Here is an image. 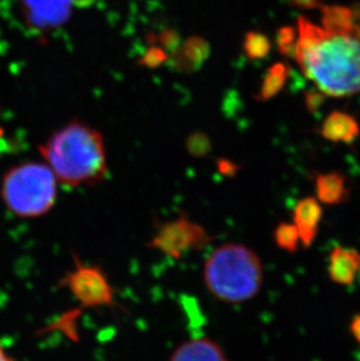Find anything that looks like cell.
<instances>
[{
    "label": "cell",
    "instance_id": "cell-5",
    "mask_svg": "<svg viewBox=\"0 0 360 361\" xmlns=\"http://www.w3.org/2000/svg\"><path fill=\"white\" fill-rule=\"evenodd\" d=\"M211 240L203 226L181 214L157 226L148 247L160 250L171 259H180L191 252L205 248Z\"/></svg>",
    "mask_w": 360,
    "mask_h": 361
},
{
    "label": "cell",
    "instance_id": "cell-24",
    "mask_svg": "<svg viewBox=\"0 0 360 361\" xmlns=\"http://www.w3.org/2000/svg\"><path fill=\"white\" fill-rule=\"evenodd\" d=\"M350 330L354 334V337L356 338V341L360 344V314L354 318L351 323Z\"/></svg>",
    "mask_w": 360,
    "mask_h": 361
},
{
    "label": "cell",
    "instance_id": "cell-10",
    "mask_svg": "<svg viewBox=\"0 0 360 361\" xmlns=\"http://www.w3.org/2000/svg\"><path fill=\"white\" fill-rule=\"evenodd\" d=\"M360 270V254L356 249L335 247L330 254L329 275L333 282L352 284Z\"/></svg>",
    "mask_w": 360,
    "mask_h": 361
},
{
    "label": "cell",
    "instance_id": "cell-7",
    "mask_svg": "<svg viewBox=\"0 0 360 361\" xmlns=\"http://www.w3.org/2000/svg\"><path fill=\"white\" fill-rule=\"evenodd\" d=\"M21 13L28 27L49 31L66 24L75 0H19Z\"/></svg>",
    "mask_w": 360,
    "mask_h": 361
},
{
    "label": "cell",
    "instance_id": "cell-17",
    "mask_svg": "<svg viewBox=\"0 0 360 361\" xmlns=\"http://www.w3.org/2000/svg\"><path fill=\"white\" fill-rule=\"evenodd\" d=\"M244 51L249 59H263L270 51V41L258 32H248L244 41Z\"/></svg>",
    "mask_w": 360,
    "mask_h": 361
},
{
    "label": "cell",
    "instance_id": "cell-13",
    "mask_svg": "<svg viewBox=\"0 0 360 361\" xmlns=\"http://www.w3.org/2000/svg\"><path fill=\"white\" fill-rule=\"evenodd\" d=\"M210 47L200 37H192L172 53V62L179 71H192L208 58Z\"/></svg>",
    "mask_w": 360,
    "mask_h": 361
},
{
    "label": "cell",
    "instance_id": "cell-11",
    "mask_svg": "<svg viewBox=\"0 0 360 361\" xmlns=\"http://www.w3.org/2000/svg\"><path fill=\"white\" fill-rule=\"evenodd\" d=\"M360 129L357 120L349 114L333 111L324 121L320 135L331 142L351 144L357 140Z\"/></svg>",
    "mask_w": 360,
    "mask_h": 361
},
{
    "label": "cell",
    "instance_id": "cell-2",
    "mask_svg": "<svg viewBox=\"0 0 360 361\" xmlns=\"http://www.w3.org/2000/svg\"><path fill=\"white\" fill-rule=\"evenodd\" d=\"M39 151L56 179L69 188L94 186L108 174L102 135L80 121L53 133Z\"/></svg>",
    "mask_w": 360,
    "mask_h": 361
},
{
    "label": "cell",
    "instance_id": "cell-19",
    "mask_svg": "<svg viewBox=\"0 0 360 361\" xmlns=\"http://www.w3.org/2000/svg\"><path fill=\"white\" fill-rule=\"evenodd\" d=\"M187 147L194 156H203L210 149V140L203 133H194L187 140Z\"/></svg>",
    "mask_w": 360,
    "mask_h": 361
},
{
    "label": "cell",
    "instance_id": "cell-9",
    "mask_svg": "<svg viewBox=\"0 0 360 361\" xmlns=\"http://www.w3.org/2000/svg\"><path fill=\"white\" fill-rule=\"evenodd\" d=\"M169 361H228L224 350L210 338L184 341L171 355Z\"/></svg>",
    "mask_w": 360,
    "mask_h": 361
},
{
    "label": "cell",
    "instance_id": "cell-16",
    "mask_svg": "<svg viewBox=\"0 0 360 361\" xmlns=\"http://www.w3.org/2000/svg\"><path fill=\"white\" fill-rule=\"evenodd\" d=\"M274 242L284 252H295L299 249V242H301L296 226L288 222H282L276 226L274 231Z\"/></svg>",
    "mask_w": 360,
    "mask_h": 361
},
{
    "label": "cell",
    "instance_id": "cell-8",
    "mask_svg": "<svg viewBox=\"0 0 360 361\" xmlns=\"http://www.w3.org/2000/svg\"><path fill=\"white\" fill-rule=\"evenodd\" d=\"M323 211L320 201L311 197L299 200L294 208V225L299 231V239L306 248L313 245L316 239Z\"/></svg>",
    "mask_w": 360,
    "mask_h": 361
},
{
    "label": "cell",
    "instance_id": "cell-6",
    "mask_svg": "<svg viewBox=\"0 0 360 361\" xmlns=\"http://www.w3.org/2000/svg\"><path fill=\"white\" fill-rule=\"evenodd\" d=\"M66 283L76 300L88 307H115V290L107 274L97 266L76 262Z\"/></svg>",
    "mask_w": 360,
    "mask_h": 361
},
{
    "label": "cell",
    "instance_id": "cell-20",
    "mask_svg": "<svg viewBox=\"0 0 360 361\" xmlns=\"http://www.w3.org/2000/svg\"><path fill=\"white\" fill-rule=\"evenodd\" d=\"M167 55L164 49L153 46L144 54L143 59H142V65L149 67V68H156L167 61Z\"/></svg>",
    "mask_w": 360,
    "mask_h": 361
},
{
    "label": "cell",
    "instance_id": "cell-3",
    "mask_svg": "<svg viewBox=\"0 0 360 361\" xmlns=\"http://www.w3.org/2000/svg\"><path fill=\"white\" fill-rule=\"evenodd\" d=\"M205 286L224 303L240 304L258 296L263 284V266L258 254L241 243H224L205 261Z\"/></svg>",
    "mask_w": 360,
    "mask_h": 361
},
{
    "label": "cell",
    "instance_id": "cell-15",
    "mask_svg": "<svg viewBox=\"0 0 360 361\" xmlns=\"http://www.w3.org/2000/svg\"><path fill=\"white\" fill-rule=\"evenodd\" d=\"M289 73H290V68L286 63L280 62V63L272 66L265 74L258 99L260 101H268L274 96L277 95L282 90L283 85L288 79Z\"/></svg>",
    "mask_w": 360,
    "mask_h": 361
},
{
    "label": "cell",
    "instance_id": "cell-14",
    "mask_svg": "<svg viewBox=\"0 0 360 361\" xmlns=\"http://www.w3.org/2000/svg\"><path fill=\"white\" fill-rule=\"evenodd\" d=\"M317 200L326 204H337L347 200L349 190L345 178L338 172L318 174L316 178Z\"/></svg>",
    "mask_w": 360,
    "mask_h": 361
},
{
    "label": "cell",
    "instance_id": "cell-12",
    "mask_svg": "<svg viewBox=\"0 0 360 361\" xmlns=\"http://www.w3.org/2000/svg\"><path fill=\"white\" fill-rule=\"evenodd\" d=\"M320 11L324 30L333 35H352L356 37L358 24H356L357 20L351 7L322 5Z\"/></svg>",
    "mask_w": 360,
    "mask_h": 361
},
{
    "label": "cell",
    "instance_id": "cell-25",
    "mask_svg": "<svg viewBox=\"0 0 360 361\" xmlns=\"http://www.w3.org/2000/svg\"><path fill=\"white\" fill-rule=\"evenodd\" d=\"M0 361H16L11 358L10 355H7L1 345H0Z\"/></svg>",
    "mask_w": 360,
    "mask_h": 361
},
{
    "label": "cell",
    "instance_id": "cell-21",
    "mask_svg": "<svg viewBox=\"0 0 360 361\" xmlns=\"http://www.w3.org/2000/svg\"><path fill=\"white\" fill-rule=\"evenodd\" d=\"M325 101V94L318 90H309L306 94V106L311 113H316Z\"/></svg>",
    "mask_w": 360,
    "mask_h": 361
},
{
    "label": "cell",
    "instance_id": "cell-22",
    "mask_svg": "<svg viewBox=\"0 0 360 361\" xmlns=\"http://www.w3.org/2000/svg\"><path fill=\"white\" fill-rule=\"evenodd\" d=\"M160 44L163 46L165 49L174 53V51H177L178 48L180 47L179 44V35L174 31V30H165V31L160 35Z\"/></svg>",
    "mask_w": 360,
    "mask_h": 361
},
{
    "label": "cell",
    "instance_id": "cell-4",
    "mask_svg": "<svg viewBox=\"0 0 360 361\" xmlns=\"http://www.w3.org/2000/svg\"><path fill=\"white\" fill-rule=\"evenodd\" d=\"M58 185L53 171L40 163H25L7 171L1 183V198L12 213L37 218L51 211Z\"/></svg>",
    "mask_w": 360,
    "mask_h": 361
},
{
    "label": "cell",
    "instance_id": "cell-23",
    "mask_svg": "<svg viewBox=\"0 0 360 361\" xmlns=\"http://www.w3.org/2000/svg\"><path fill=\"white\" fill-rule=\"evenodd\" d=\"M290 3L294 6L304 8V10H313V8H320L322 7L320 0H290Z\"/></svg>",
    "mask_w": 360,
    "mask_h": 361
},
{
    "label": "cell",
    "instance_id": "cell-1",
    "mask_svg": "<svg viewBox=\"0 0 360 361\" xmlns=\"http://www.w3.org/2000/svg\"><path fill=\"white\" fill-rule=\"evenodd\" d=\"M296 60L303 74L328 96L344 97L360 92V39L333 35L299 19Z\"/></svg>",
    "mask_w": 360,
    "mask_h": 361
},
{
    "label": "cell",
    "instance_id": "cell-18",
    "mask_svg": "<svg viewBox=\"0 0 360 361\" xmlns=\"http://www.w3.org/2000/svg\"><path fill=\"white\" fill-rule=\"evenodd\" d=\"M276 42L281 54L286 55L289 58H295L297 39H296V31L294 28L290 26L280 28L276 37Z\"/></svg>",
    "mask_w": 360,
    "mask_h": 361
}]
</instances>
